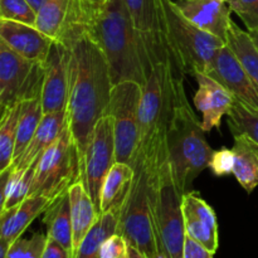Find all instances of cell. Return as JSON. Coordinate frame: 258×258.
Listing matches in <instances>:
<instances>
[{
    "label": "cell",
    "instance_id": "23",
    "mask_svg": "<svg viewBox=\"0 0 258 258\" xmlns=\"http://www.w3.org/2000/svg\"><path fill=\"white\" fill-rule=\"evenodd\" d=\"M75 0H44L37 14L35 27L52 38L60 42L72 22Z\"/></svg>",
    "mask_w": 258,
    "mask_h": 258
},
{
    "label": "cell",
    "instance_id": "31",
    "mask_svg": "<svg viewBox=\"0 0 258 258\" xmlns=\"http://www.w3.org/2000/svg\"><path fill=\"white\" fill-rule=\"evenodd\" d=\"M229 8L247 28V32L258 30V0H232Z\"/></svg>",
    "mask_w": 258,
    "mask_h": 258
},
{
    "label": "cell",
    "instance_id": "8",
    "mask_svg": "<svg viewBox=\"0 0 258 258\" xmlns=\"http://www.w3.org/2000/svg\"><path fill=\"white\" fill-rule=\"evenodd\" d=\"M133 168L135 176L121 211L117 233L146 258H160L149 208L148 169L140 154H135Z\"/></svg>",
    "mask_w": 258,
    "mask_h": 258
},
{
    "label": "cell",
    "instance_id": "10",
    "mask_svg": "<svg viewBox=\"0 0 258 258\" xmlns=\"http://www.w3.org/2000/svg\"><path fill=\"white\" fill-rule=\"evenodd\" d=\"M143 85L135 81L116 83L111 93L108 115L113 118L116 161L133 166L140 138Z\"/></svg>",
    "mask_w": 258,
    "mask_h": 258
},
{
    "label": "cell",
    "instance_id": "16",
    "mask_svg": "<svg viewBox=\"0 0 258 258\" xmlns=\"http://www.w3.org/2000/svg\"><path fill=\"white\" fill-rule=\"evenodd\" d=\"M194 77L198 82V90L194 95V105L203 116V130L209 133L221 126L222 117L228 115L234 97L226 87L207 73L198 72Z\"/></svg>",
    "mask_w": 258,
    "mask_h": 258
},
{
    "label": "cell",
    "instance_id": "27",
    "mask_svg": "<svg viewBox=\"0 0 258 258\" xmlns=\"http://www.w3.org/2000/svg\"><path fill=\"white\" fill-rule=\"evenodd\" d=\"M44 112H43L42 97H37L34 100H29L23 102L22 113H20L19 122H18L17 141H15L14 159L17 160L25 151L28 145L32 141L40 121H42Z\"/></svg>",
    "mask_w": 258,
    "mask_h": 258
},
{
    "label": "cell",
    "instance_id": "33",
    "mask_svg": "<svg viewBox=\"0 0 258 258\" xmlns=\"http://www.w3.org/2000/svg\"><path fill=\"white\" fill-rule=\"evenodd\" d=\"M234 153L232 149L223 148L218 151H214L212 160L209 163V169H212L216 175H228L233 174Z\"/></svg>",
    "mask_w": 258,
    "mask_h": 258
},
{
    "label": "cell",
    "instance_id": "24",
    "mask_svg": "<svg viewBox=\"0 0 258 258\" xmlns=\"http://www.w3.org/2000/svg\"><path fill=\"white\" fill-rule=\"evenodd\" d=\"M43 223L47 228V237L62 244L72 258L73 232L71 221V206L68 191L58 197L44 212Z\"/></svg>",
    "mask_w": 258,
    "mask_h": 258
},
{
    "label": "cell",
    "instance_id": "22",
    "mask_svg": "<svg viewBox=\"0 0 258 258\" xmlns=\"http://www.w3.org/2000/svg\"><path fill=\"white\" fill-rule=\"evenodd\" d=\"M233 138V175L247 193H252L258 186V145L244 135Z\"/></svg>",
    "mask_w": 258,
    "mask_h": 258
},
{
    "label": "cell",
    "instance_id": "28",
    "mask_svg": "<svg viewBox=\"0 0 258 258\" xmlns=\"http://www.w3.org/2000/svg\"><path fill=\"white\" fill-rule=\"evenodd\" d=\"M22 108L23 102L3 112L0 117V173L7 170L14 159L18 122Z\"/></svg>",
    "mask_w": 258,
    "mask_h": 258
},
{
    "label": "cell",
    "instance_id": "21",
    "mask_svg": "<svg viewBox=\"0 0 258 258\" xmlns=\"http://www.w3.org/2000/svg\"><path fill=\"white\" fill-rule=\"evenodd\" d=\"M135 170L130 164L116 163L108 171L101 191V214L122 209L133 184Z\"/></svg>",
    "mask_w": 258,
    "mask_h": 258
},
{
    "label": "cell",
    "instance_id": "39",
    "mask_svg": "<svg viewBox=\"0 0 258 258\" xmlns=\"http://www.w3.org/2000/svg\"><path fill=\"white\" fill-rule=\"evenodd\" d=\"M91 3H93V4H103V3H106L107 0H90Z\"/></svg>",
    "mask_w": 258,
    "mask_h": 258
},
{
    "label": "cell",
    "instance_id": "13",
    "mask_svg": "<svg viewBox=\"0 0 258 258\" xmlns=\"http://www.w3.org/2000/svg\"><path fill=\"white\" fill-rule=\"evenodd\" d=\"M207 75L226 87L234 100L258 111V88L228 44L218 50Z\"/></svg>",
    "mask_w": 258,
    "mask_h": 258
},
{
    "label": "cell",
    "instance_id": "36",
    "mask_svg": "<svg viewBox=\"0 0 258 258\" xmlns=\"http://www.w3.org/2000/svg\"><path fill=\"white\" fill-rule=\"evenodd\" d=\"M128 258H146V257L144 256L139 249H136L135 247L128 246Z\"/></svg>",
    "mask_w": 258,
    "mask_h": 258
},
{
    "label": "cell",
    "instance_id": "14",
    "mask_svg": "<svg viewBox=\"0 0 258 258\" xmlns=\"http://www.w3.org/2000/svg\"><path fill=\"white\" fill-rule=\"evenodd\" d=\"M186 236L216 253L219 244L218 223L213 208L194 191L183 196L181 202Z\"/></svg>",
    "mask_w": 258,
    "mask_h": 258
},
{
    "label": "cell",
    "instance_id": "5",
    "mask_svg": "<svg viewBox=\"0 0 258 258\" xmlns=\"http://www.w3.org/2000/svg\"><path fill=\"white\" fill-rule=\"evenodd\" d=\"M204 133L184 92L176 103L168 130L169 163L183 196L190 191L194 180L209 168L213 156L214 151L207 143Z\"/></svg>",
    "mask_w": 258,
    "mask_h": 258
},
{
    "label": "cell",
    "instance_id": "20",
    "mask_svg": "<svg viewBox=\"0 0 258 258\" xmlns=\"http://www.w3.org/2000/svg\"><path fill=\"white\" fill-rule=\"evenodd\" d=\"M71 206V221H72L73 246L72 258H76L81 243L87 236L90 229L95 226L101 213L93 203L82 180L77 181L68 189Z\"/></svg>",
    "mask_w": 258,
    "mask_h": 258
},
{
    "label": "cell",
    "instance_id": "12",
    "mask_svg": "<svg viewBox=\"0 0 258 258\" xmlns=\"http://www.w3.org/2000/svg\"><path fill=\"white\" fill-rule=\"evenodd\" d=\"M44 66L45 75L42 91L43 112L52 113L67 110L71 48L54 40Z\"/></svg>",
    "mask_w": 258,
    "mask_h": 258
},
{
    "label": "cell",
    "instance_id": "15",
    "mask_svg": "<svg viewBox=\"0 0 258 258\" xmlns=\"http://www.w3.org/2000/svg\"><path fill=\"white\" fill-rule=\"evenodd\" d=\"M0 42L27 59L45 63L54 40L37 27L0 19Z\"/></svg>",
    "mask_w": 258,
    "mask_h": 258
},
{
    "label": "cell",
    "instance_id": "19",
    "mask_svg": "<svg viewBox=\"0 0 258 258\" xmlns=\"http://www.w3.org/2000/svg\"><path fill=\"white\" fill-rule=\"evenodd\" d=\"M55 199L44 196L27 197L19 206L0 214V241L12 244L33 221L44 213Z\"/></svg>",
    "mask_w": 258,
    "mask_h": 258
},
{
    "label": "cell",
    "instance_id": "18",
    "mask_svg": "<svg viewBox=\"0 0 258 258\" xmlns=\"http://www.w3.org/2000/svg\"><path fill=\"white\" fill-rule=\"evenodd\" d=\"M67 110L59 112L44 113L32 141L25 149L24 153L19 156L7 170L23 171L32 165L34 161L39 160L44 151L53 145L60 136L67 123Z\"/></svg>",
    "mask_w": 258,
    "mask_h": 258
},
{
    "label": "cell",
    "instance_id": "9",
    "mask_svg": "<svg viewBox=\"0 0 258 258\" xmlns=\"http://www.w3.org/2000/svg\"><path fill=\"white\" fill-rule=\"evenodd\" d=\"M44 63L22 57L0 42V108H9L42 97L44 83Z\"/></svg>",
    "mask_w": 258,
    "mask_h": 258
},
{
    "label": "cell",
    "instance_id": "30",
    "mask_svg": "<svg viewBox=\"0 0 258 258\" xmlns=\"http://www.w3.org/2000/svg\"><path fill=\"white\" fill-rule=\"evenodd\" d=\"M0 19L35 27L37 13L27 0H0Z\"/></svg>",
    "mask_w": 258,
    "mask_h": 258
},
{
    "label": "cell",
    "instance_id": "34",
    "mask_svg": "<svg viewBox=\"0 0 258 258\" xmlns=\"http://www.w3.org/2000/svg\"><path fill=\"white\" fill-rule=\"evenodd\" d=\"M211 251L202 246L201 243L191 239L190 237L186 236L185 239V248H184V258H213Z\"/></svg>",
    "mask_w": 258,
    "mask_h": 258
},
{
    "label": "cell",
    "instance_id": "4",
    "mask_svg": "<svg viewBox=\"0 0 258 258\" xmlns=\"http://www.w3.org/2000/svg\"><path fill=\"white\" fill-rule=\"evenodd\" d=\"M145 165L149 208L159 254L163 258H184L186 233L181 208L183 194L176 186L169 155L145 161Z\"/></svg>",
    "mask_w": 258,
    "mask_h": 258
},
{
    "label": "cell",
    "instance_id": "37",
    "mask_svg": "<svg viewBox=\"0 0 258 258\" xmlns=\"http://www.w3.org/2000/svg\"><path fill=\"white\" fill-rule=\"evenodd\" d=\"M28 3H29L30 7L33 8V9L35 10V13L38 14V12L40 10V8H42L43 3H44V0H27Z\"/></svg>",
    "mask_w": 258,
    "mask_h": 258
},
{
    "label": "cell",
    "instance_id": "25",
    "mask_svg": "<svg viewBox=\"0 0 258 258\" xmlns=\"http://www.w3.org/2000/svg\"><path fill=\"white\" fill-rule=\"evenodd\" d=\"M121 211L122 209H116V211H110L101 214L98 221L90 229L87 236L81 243L76 258H98L100 248L103 242L110 236L117 233Z\"/></svg>",
    "mask_w": 258,
    "mask_h": 258
},
{
    "label": "cell",
    "instance_id": "35",
    "mask_svg": "<svg viewBox=\"0 0 258 258\" xmlns=\"http://www.w3.org/2000/svg\"><path fill=\"white\" fill-rule=\"evenodd\" d=\"M42 258H71V253L62 244L48 238Z\"/></svg>",
    "mask_w": 258,
    "mask_h": 258
},
{
    "label": "cell",
    "instance_id": "38",
    "mask_svg": "<svg viewBox=\"0 0 258 258\" xmlns=\"http://www.w3.org/2000/svg\"><path fill=\"white\" fill-rule=\"evenodd\" d=\"M249 35H251V39L253 40L254 45H256L257 50H258V30H252V32H248Z\"/></svg>",
    "mask_w": 258,
    "mask_h": 258
},
{
    "label": "cell",
    "instance_id": "32",
    "mask_svg": "<svg viewBox=\"0 0 258 258\" xmlns=\"http://www.w3.org/2000/svg\"><path fill=\"white\" fill-rule=\"evenodd\" d=\"M98 258H128V244L121 234L108 237L100 248Z\"/></svg>",
    "mask_w": 258,
    "mask_h": 258
},
{
    "label": "cell",
    "instance_id": "29",
    "mask_svg": "<svg viewBox=\"0 0 258 258\" xmlns=\"http://www.w3.org/2000/svg\"><path fill=\"white\" fill-rule=\"evenodd\" d=\"M227 116L232 135H244L258 145V111L234 100Z\"/></svg>",
    "mask_w": 258,
    "mask_h": 258
},
{
    "label": "cell",
    "instance_id": "11",
    "mask_svg": "<svg viewBox=\"0 0 258 258\" xmlns=\"http://www.w3.org/2000/svg\"><path fill=\"white\" fill-rule=\"evenodd\" d=\"M116 161V144L113 118L105 115L93 128L82 159V176L88 194L100 212L103 181ZM101 213V212H100Z\"/></svg>",
    "mask_w": 258,
    "mask_h": 258
},
{
    "label": "cell",
    "instance_id": "7",
    "mask_svg": "<svg viewBox=\"0 0 258 258\" xmlns=\"http://www.w3.org/2000/svg\"><path fill=\"white\" fill-rule=\"evenodd\" d=\"M81 176L82 159L67 120L58 140L40 158L28 197L44 196L57 199L80 181Z\"/></svg>",
    "mask_w": 258,
    "mask_h": 258
},
{
    "label": "cell",
    "instance_id": "1",
    "mask_svg": "<svg viewBox=\"0 0 258 258\" xmlns=\"http://www.w3.org/2000/svg\"><path fill=\"white\" fill-rule=\"evenodd\" d=\"M78 33H85L102 50L113 85L122 81L145 85L148 71L125 0H107L103 4L76 0L72 22L60 43H68Z\"/></svg>",
    "mask_w": 258,
    "mask_h": 258
},
{
    "label": "cell",
    "instance_id": "26",
    "mask_svg": "<svg viewBox=\"0 0 258 258\" xmlns=\"http://www.w3.org/2000/svg\"><path fill=\"white\" fill-rule=\"evenodd\" d=\"M227 44L233 50L252 82L258 88V50L249 33L242 30L236 23L232 22Z\"/></svg>",
    "mask_w": 258,
    "mask_h": 258
},
{
    "label": "cell",
    "instance_id": "6",
    "mask_svg": "<svg viewBox=\"0 0 258 258\" xmlns=\"http://www.w3.org/2000/svg\"><path fill=\"white\" fill-rule=\"evenodd\" d=\"M171 58L186 75L207 73L224 40L191 23L174 0H156Z\"/></svg>",
    "mask_w": 258,
    "mask_h": 258
},
{
    "label": "cell",
    "instance_id": "2",
    "mask_svg": "<svg viewBox=\"0 0 258 258\" xmlns=\"http://www.w3.org/2000/svg\"><path fill=\"white\" fill-rule=\"evenodd\" d=\"M66 45L71 48L68 125L83 159L96 123L108 113L115 85L105 54L85 33Z\"/></svg>",
    "mask_w": 258,
    "mask_h": 258
},
{
    "label": "cell",
    "instance_id": "3",
    "mask_svg": "<svg viewBox=\"0 0 258 258\" xmlns=\"http://www.w3.org/2000/svg\"><path fill=\"white\" fill-rule=\"evenodd\" d=\"M184 73L171 62L154 66L143 86L140 138L136 153L145 160L168 153V130L184 90Z\"/></svg>",
    "mask_w": 258,
    "mask_h": 258
},
{
    "label": "cell",
    "instance_id": "17",
    "mask_svg": "<svg viewBox=\"0 0 258 258\" xmlns=\"http://www.w3.org/2000/svg\"><path fill=\"white\" fill-rule=\"evenodd\" d=\"M183 14L191 23L227 43L232 24L231 8L223 0H178Z\"/></svg>",
    "mask_w": 258,
    "mask_h": 258
}]
</instances>
